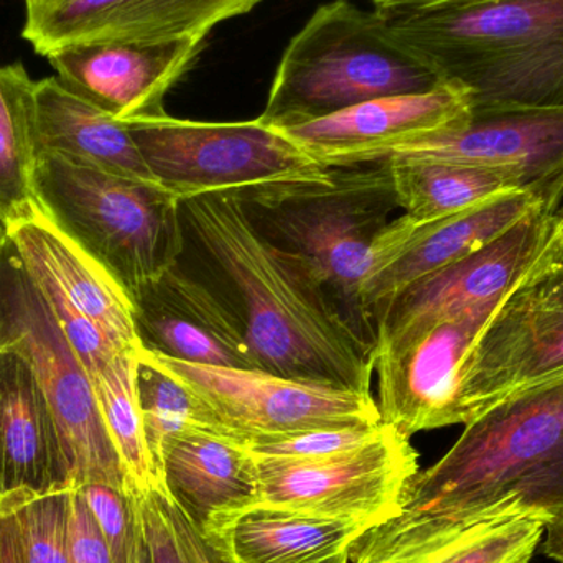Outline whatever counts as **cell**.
I'll return each instance as SVG.
<instances>
[{
  "label": "cell",
  "mask_w": 563,
  "mask_h": 563,
  "mask_svg": "<svg viewBox=\"0 0 563 563\" xmlns=\"http://www.w3.org/2000/svg\"><path fill=\"white\" fill-rule=\"evenodd\" d=\"M185 234L227 285L261 369L371 393L374 344L300 257L274 244L236 195L180 201Z\"/></svg>",
  "instance_id": "1"
},
{
  "label": "cell",
  "mask_w": 563,
  "mask_h": 563,
  "mask_svg": "<svg viewBox=\"0 0 563 563\" xmlns=\"http://www.w3.org/2000/svg\"><path fill=\"white\" fill-rule=\"evenodd\" d=\"M399 515L453 521L563 518V374L526 387L465 426L407 486Z\"/></svg>",
  "instance_id": "2"
},
{
  "label": "cell",
  "mask_w": 563,
  "mask_h": 563,
  "mask_svg": "<svg viewBox=\"0 0 563 563\" xmlns=\"http://www.w3.org/2000/svg\"><path fill=\"white\" fill-rule=\"evenodd\" d=\"M377 12L442 81L466 89L473 111L563 109V0H445Z\"/></svg>",
  "instance_id": "3"
},
{
  "label": "cell",
  "mask_w": 563,
  "mask_h": 563,
  "mask_svg": "<svg viewBox=\"0 0 563 563\" xmlns=\"http://www.w3.org/2000/svg\"><path fill=\"white\" fill-rule=\"evenodd\" d=\"M440 82L376 9L333 0L318 7L288 43L261 119L285 128L371 99L430 91Z\"/></svg>",
  "instance_id": "4"
},
{
  "label": "cell",
  "mask_w": 563,
  "mask_h": 563,
  "mask_svg": "<svg viewBox=\"0 0 563 563\" xmlns=\"http://www.w3.org/2000/svg\"><path fill=\"white\" fill-rule=\"evenodd\" d=\"M33 190L40 213L129 297L180 263L187 240L180 201L164 188L40 152Z\"/></svg>",
  "instance_id": "5"
},
{
  "label": "cell",
  "mask_w": 563,
  "mask_h": 563,
  "mask_svg": "<svg viewBox=\"0 0 563 563\" xmlns=\"http://www.w3.org/2000/svg\"><path fill=\"white\" fill-rule=\"evenodd\" d=\"M261 233L303 260L361 336L376 347L377 324L363 287L380 269L379 240L396 205L386 168L341 174L328 187L243 201Z\"/></svg>",
  "instance_id": "6"
},
{
  "label": "cell",
  "mask_w": 563,
  "mask_h": 563,
  "mask_svg": "<svg viewBox=\"0 0 563 563\" xmlns=\"http://www.w3.org/2000/svg\"><path fill=\"white\" fill-rule=\"evenodd\" d=\"M124 124L155 180L178 201L203 195L253 201L336 180V168L318 164L261 118L200 122L161 112Z\"/></svg>",
  "instance_id": "7"
},
{
  "label": "cell",
  "mask_w": 563,
  "mask_h": 563,
  "mask_svg": "<svg viewBox=\"0 0 563 563\" xmlns=\"http://www.w3.org/2000/svg\"><path fill=\"white\" fill-rule=\"evenodd\" d=\"M141 351L184 387L198 430L243 446L307 430L380 423L371 393L264 369L187 363L142 346Z\"/></svg>",
  "instance_id": "8"
},
{
  "label": "cell",
  "mask_w": 563,
  "mask_h": 563,
  "mask_svg": "<svg viewBox=\"0 0 563 563\" xmlns=\"http://www.w3.org/2000/svg\"><path fill=\"white\" fill-rule=\"evenodd\" d=\"M0 346L22 354L32 366L55 416L71 483L125 489L91 377L12 244L0 257Z\"/></svg>",
  "instance_id": "9"
},
{
  "label": "cell",
  "mask_w": 563,
  "mask_h": 563,
  "mask_svg": "<svg viewBox=\"0 0 563 563\" xmlns=\"http://www.w3.org/2000/svg\"><path fill=\"white\" fill-rule=\"evenodd\" d=\"M254 456V455H253ZM261 506L380 525L396 518L420 472L409 437L384 423L366 445L318 459L254 456Z\"/></svg>",
  "instance_id": "10"
},
{
  "label": "cell",
  "mask_w": 563,
  "mask_h": 563,
  "mask_svg": "<svg viewBox=\"0 0 563 563\" xmlns=\"http://www.w3.org/2000/svg\"><path fill=\"white\" fill-rule=\"evenodd\" d=\"M509 297L376 344L380 422L409 439L427 430L465 426L463 389L470 354Z\"/></svg>",
  "instance_id": "11"
},
{
  "label": "cell",
  "mask_w": 563,
  "mask_h": 563,
  "mask_svg": "<svg viewBox=\"0 0 563 563\" xmlns=\"http://www.w3.org/2000/svg\"><path fill=\"white\" fill-rule=\"evenodd\" d=\"M563 236L558 218L539 210L470 256L413 282L376 314V344L509 297L552 266Z\"/></svg>",
  "instance_id": "12"
},
{
  "label": "cell",
  "mask_w": 563,
  "mask_h": 563,
  "mask_svg": "<svg viewBox=\"0 0 563 563\" xmlns=\"http://www.w3.org/2000/svg\"><path fill=\"white\" fill-rule=\"evenodd\" d=\"M387 161L505 172L558 213L563 203V109L472 111L463 124L406 145Z\"/></svg>",
  "instance_id": "13"
},
{
  "label": "cell",
  "mask_w": 563,
  "mask_h": 563,
  "mask_svg": "<svg viewBox=\"0 0 563 563\" xmlns=\"http://www.w3.org/2000/svg\"><path fill=\"white\" fill-rule=\"evenodd\" d=\"M472 111L466 89L443 81L430 91L371 99L276 129L323 167L351 168L383 164L406 145L463 124Z\"/></svg>",
  "instance_id": "14"
},
{
  "label": "cell",
  "mask_w": 563,
  "mask_h": 563,
  "mask_svg": "<svg viewBox=\"0 0 563 563\" xmlns=\"http://www.w3.org/2000/svg\"><path fill=\"white\" fill-rule=\"evenodd\" d=\"M549 269L505 301L473 346L463 389L465 426L511 394L562 376L563 303L545 288Z\"/></svg>",
  "instance_id": "15"
},
{
  "label": "cell",
  "mask_w": 563,
  "mask_h": 563,
  "mask_svg": "<svg viewBox=\"0 0 563 563\" xmlns=\"http://www.w3.org/2000/svg\"><path fill=\"white\" fill-rule=\"evenodd\" d=\"M263 0H46L26 7L22 36L35 53L76 43H164L207 38Z\"/></svg>",
  "instance_id": "16"
},
{
  "label": "cell",
  "mask_w": 563,
  "mask_h": 563,
  "mask_svg": "<svg viewBox=\"0 0 563 563\" xmlns=\"http://www.w3.org/2000/svg\"><path fill=\"white\" fill-rule=\"evenodd\" d=\"M145 350L187 363L261 369L243 318L230 298L180 267L131 294Z\"/></svg>",
  "instance_id": "17"
},
{
  "label": "cell",
  "mask_w": 563,
  "mask_h": 563,
  "mask_svg": "<svg viewBox=\"0 0 563 563\" xmlns=\"http://www.w3.org/2000/svg\"><path fill=\"white\" fill-rule=\"evenodd\" d=\"M203 43H76L45 58L69 91L128 122L165 112V95L194 65Z\"/></svg>",
  "instance_id": "18"
},
{
  "label": "cell",
  "mask_w": 563,
  "mask_h": 563,
  "mask_svg": "<svg viewBox=\"0 0 563 563\" xmlns=\"http://www.w3.org/2000/svg\"><path fill=\"white\" fill-rule=\"evenodd\" d=\"M548 526L538 519L453 521L397 515L364 532L350 563H529Z\"/></svg>",
  "instance_id": "19"
},
{
  "label": "cell",
  "mask_w": 563,
  "mask_h": 563,
  "mask_svg": "<svg viewBox=\"0 0 563 563\" xmlns=\"http://www.w3.org/2000/svg\"><path fill=\"white\" fill-rule=\"evenodd\" d=\"M10 244L49 308L95 321L122 350L141 346L128 290L42 213L9 227Z\"/></svg>",
  "instance_id": "20"
},
{
  "label": "cell",
  "mask_w": 563,
  "mask_h": 563,
  "mask_svg": "<svg viewBox=\"0 0 563 563\" xmlns=\"http://www.w3.org/2000/svg\"><path fill=\"white\" fill-rule=\"evenodd\" d=\"M69 483L58 426L32 366L0 346V496Z\"/></svg>",
  "instance_id": "21"
},
{
  "label": "cell",
  "mask_w": 563,
  "mask_h": 563,
  "mask_svg": "<svg viewBox=\"0 0 563 563\" xmlns=\"http://www.w3.org/2000/svg\"><path fill=\"white\" fill-rule=\"evenodd\" d=\"M539 210L545 208L534 195L509 191L463 213L433 223H413L402 256L364 284V307L376 320L377 311L413 282L482 250Z\"/></svg>",
  "instance_id": "22"
},
{
  "label": "cell",
  "mask_w": 563,
  "mask_h": 563,
  "mask_svg": "<svg viewBox=\"0 0 563 563\" xmlns=\"http://www.w3.org/2000/svg\"><path fill=\"white\" fill-rule=\"evenodd\" d=\"M371 528L360 519L256 505L223 516L203 532L230 563H344Z\"/></svg>",
  "instance_id": "23"
},
{
  "label": "cell",
  "mask_w": 563,
  "mask_h": 563,
  "mask_svg": "<svg viewBox=\"0 0 563 563\" xmlns=\"http://www.w3.org/2000/svg\"><path fill=\"white\" fill-rule=\"evenodd\" d=\"M161 488L205 531L223 516L260 503L256 459L240 443L194 429L165 452Z\"/></svg>",
  "instance_id": "24"
},
{
  "label": "cell",
  "mask_w": 563,
  "mask_h": 563,
  "mask_svg": "<svg viewBox=\"0 0 563 563\" xmlns=\"http://www.w3.org/2000/svg\"><path fill=\"white\" fill-rule=\"evenodd\" d=\"M35 129L38 154L48 152L106 174L161 187L128 125L69 91L56 76L35 82Z\"/></svg>",
  "instance_id": "25"
},
{
  "label": "cell",
  "mask_w": 563,
  "mask_h": 563,
  "mask_svg": "<svg viewBox=\"0 0 563 563\" xmlns=\"http://www.w3.org/2000/svg\"><path fill=\"white\" fill-rule=\"evenodd\" d=\"M397 207L413 223L463 213L509 191H526L505 172L445 162H383ZM529 194V191H528Z\"/></svg>",
  "instance_id": "26"
},
{
  "label": "cell",
  "mask_w": 563,
  "mask_h": 563,
  "mask_svg": "<svg viewBox=\"0 0 563 563\" xmlns=\"http://www.w3.org/2000/svg\"><path fill=\"white\" fill-rule=\"evenodd\" d=\"M35 82L20 63L0 65V221L7 227L40 213L33 190Z\"/></svg>",
  "instance_id": "27"
},
{
  "label": "cell",
  "mask_w": 563,
  "mask_h": 563,
  "mask_svg": "<svg viewBox=\"0 0 563 563\" xmlns=\"http://www.w3.org/2000/svg\"><path fill=\"white\" fill-rule=\"evenodd\" d=\"M139 347V346H137ZM137 347L115 354L92 376L99 409L125 475V489L161 488L145 439L137 394Z\"/></svg>",
  "instance_id": "28"
},
{
  "label": "cell",
  "mask_w": 563,
  "mask_h": 563,
  "mask_svg": "<svg viewBox=\"0 0 563 563\" xmlns=\"http://www.w3.org/2000/svg\"><path fill=\"white\" fill-rule=\"evenodd\" d=\"M132 493L141 512L151 563H230L164 489Z\"/></svg>",
  "instance_id": "29"
},
{
  "label": "cell",
  "mask_w": 563,
  "mask_h": 563,
  "mask_svg": "<svg viewBox=\"0 0 563 563\" xmlns=\"http://www.w3.org/2000/svg\"><path fill=\"white\" fill-rule=\"evenodd\" d=\"M137 394L145 439L161 485V466L172 442L197 429L194 407L184 387L152 364L137 347Z\"/></svg>",
  "instance_id": "30"
},
{
  "label": "cell",
  "mask_w": 563,
  "mask_h": 563,
  "mask_svg": "<svg viewBox=\"0 0 563 563\" xmlns=\"http://www.w3.org/2000/svg\"><path fill=\"white\" fill-rule=\"evenodd\" d=\"M71 485L46 493L19 489L0 496V503L19 521L25 563H69L66 525Z\"/></svg>",
  "instance_id": "31"
},
{
  "label": "cell",
  "mask_w": 563,
  "mask_h": 563,
  "mask_svg": "<svg viewBox=\"0 0 563 563\" xmlns=\"http://www.w3.org/2000/svg\"><path fill=\"white\" fill-rule=\"evenodd\" d=\"M79 488L101 529L112 563H151L134 493L106 485Z\"/></svg>",
  "instance_id": "32"
},
{
  "label": "cell",
  "mask_w": 563,
  "mask_h": 563,
  "mask_svg": "<svg viewBox=\"0 0 563 563\" xmlns=\"http://www.w3.org/2000/svg\"><path fill=\"white\" fill-rule=\"evenodd\" d=\"M384 423L377 426L340 427L317 429L290 435L273 437L251 443L246 449L263 459L305 460L334 455L366 445L383 432Z\"/></svg>",
  "instance_id": "33"
},
{
  "label": "cell",
  "mask_w": 563,
  "mask_h": 563,
  "mask_svg": "<svg viewBox=\"0 0 563 563\" xmlns=\"http://www.w3.org/2000/svg\"><path fill=\"white\" fill-rule=\"evenodd\" d=\"M66 542L69 563H112L101 529L75 483L69 488Z\"/></svg>",
  "instance_id": "34"
},
{
  "label": "cell",
  "mask_w": 563,
  "mask_h": 563,
  "mask_svg": "<svg viewBox=\"0 0 563 563\" xmlns=\"http://www.w3.org/2000/svg\"><path fill=\"white\" fill-rule=\"evenodd\" d=\"M0 563H25L19 521L2 503H0Z\"/></svg>",
  "instance_id": "35"
},
{
  "label": "cell",
  "mask_w": 563,
  "mask_h": 563,
  "mask_svg": "<svg viewBox=\"0 0 563 563\" xmlns=\"http://www.w3.org/2000/svg\"><path fill=\"white\" fill-rule=\"evenodd\" d=\"M541 545L544 555L552 561L563 563V518L555 525L549 526Z\"/></svg>",
  "instance_id": "36"
},
{
  "label": "cell",
  "mask_w": 563,
  "mask_h": 563,
  "mask_svg": "<svg viewBox=\"0 0 563 563\" xmlns=\"http://www.w3.org/2000/svg\"><path fill=\"white\" fill-rule=\"evenodd\" d=\"M544 285L551 297L563 303V246L551 269L544 274Z\"/></svg>",
  "instance_id": "37"
},
{
  "label": "cell",
  "mask_w": 563,
  "mask_h": 563,
  "mask_svg": "<svg viewBox=\"0 0 563 563\" xmlns=\"http://www.w3.org/2000/svg\"><path fill=\"white\" fill-rule=\"evenodd\" d=\"M374 9H394V7L419 5V3L445 2V0H369Z\"/></svg>",
  "instance_id": "38"
},
{
  "label": "cell",
  "mask_w": 563,
  "mask_h": 563,
  "mask_svg": "<svg viewBox=\"0 0 563 563\" xmlns=\"http://www.w3.org/2000/svg\"><path fill=\"white\" fill-rule=\"evenodd\" d=\"M10 246V233L9 227H7L3 221H0V257L5 254V251L9 250Z\"/></svg>",
  "instance_id": "39"
},
{
  "label": "cell",
  "mask_w": 563,
  "mask_h": 563,
  "mask_svg": "<svg viewBox=\"0 0 563 563\" xmlns=\"http://www.w3.org/2000/svg\"><path fill=\"white\" fill-rule=\"evenodd\" d=\"M555 218H558L559 228H561L563 236V203L562 207L559 208L558 213H555Z\"/></svg>",
  "instance_id": "40"
},
{
  "label": "cell",
  "mask_w": 563,
  "mask_h": 563,
  "mask_svg": "<svg viewBox=\"0 0 563 563\" xmlns=\"http://www.w3.org/2000/svg\"><path fill=\"white\" fill-rule=\"evenodd\" d=\"M43 0H25V7L36 5V3H42Z\"/></svg>",
  "instance_id": "41"
},
{
  "label": "cell",
  "mask_w": 563,
  "mask_h": 563,
  "mask_svg": "<svg viewBox=\"0 0 563 563\" xmlns=\"http://www.w3.org/2000/svg\"><path fill=\"white\" fill-rule=\"evenodd\" d=\"M43 2H46V0H43ZM30 7H32V5H30Z\"/></svg>",
  "instance_id": "42"
},
{
  "label": "cell",
  "mask_w": 563,
  "mask_h": 563,
  "mask_svg": "<svg viewBox=\"0 0 563 563\" xmlns=\"http://www.w3.org/2000/svg\"><path fill=\"white\" fill-rule=\"evenodd\" d=\"M344 563H350V561H347V562H344Z\"/></svg>",
  "instance_id": "43"
}]
</instances>
